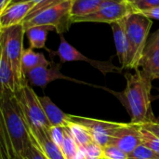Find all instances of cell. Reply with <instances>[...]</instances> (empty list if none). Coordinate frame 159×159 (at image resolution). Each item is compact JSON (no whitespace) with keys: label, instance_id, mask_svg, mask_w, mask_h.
Listing matches in <instances>:
<instances>
[{"label":"cell","instance_id":"1","mask_svg":"<svg viewBox=\"0 0 159 159\" xmlns=\"http://www.w3.org/2000/svg\"><path fill=\"white\" fill-rule=\"evenodd\" d=\"M127 86L123 92L116 95L127 109L130 116V123L143 124L153 120L151 116V90L152 79L140 69L135 70V74H126Z\"/></svg>","mask_w":159,"mask_h":159},{"label":"cell","instance_id":"2","mask_svg":"<svg viewBox=\"0 0 159 159\" xmlns=\"http://www.w3.org/2000/svg\"><path fill=\"white\" fill-rule=\"evenodd\" d=\"M0 112L16 152L21 157L32 143L28 126L14 93L0 94Z\"/></svg>","mask_w":159,"mask_h":159},{"label":"cell","instance_id":"3","mask_svg":"<svg viewBox=\"0 0 159 159\" xmlns=\"http://www.w3.org/2000/svg\"><path fill=\"white\" fill-rule=\"evenodd\" d=\"M153 21L139 12L126 18V34L129 43V57L126 68L137 70L143 59Z\"/></svg>","mask_w":159,"mask_h":159},{"label":"cell","instance_id":"4","mask_svg":"<svg viewBox=\"0 0 159 159\" xmlns=\"http://www.w3.org/2000/svg\"><path fill=\"white\" fill-rule=\"evenodd\" d=\"M24 34L25 30L22 23L7 28H0V43L12 67L17 90L28 83L21 67Z\"/></svg>","mask_w":159,"mask_h":159},{"label":"cell","instance_id":"5","mask_svg":"<svg viewBox=\"0 0 159 159\" xmlns=\"http://www.w3.org/2000/svg\"><path fill=\"white\" fill-rule=\"evenodd\" d=\"M72 4L73 0H65L56 6L40 11L22 22L24 30L34 26H48L59 34H63L73 23L71 15Z\"/></svg>","mask_w":159,"mask_h":159},{"label":"cell","instance_id":"6","mask_svg":"<svg viewBox=\"0 0 159 159\" xmlns=\"http://www.w3.org/2000/svg\"><path fill=\"white\" fill-rule=\"evenodd\" d=\"M14 95L21 109L28 127L43 129L45 130H48L50 129L51 126L40 104L38 96L29 83L18 89Z\"/></svg>","mask_w":159,"mask_h":159},{"label":"cell","instance_id":"7","mask_svg":"<svg viewBox=\"0 0 159 159\" xmlns=\"http://www.w3.org/2000/svg\"><path fill=\"white\" fill-rule=\"evenodd\" d=\"M55 54L60 59V63L69 62V61H85L89 63L92 67L99 70L103 75H106L110 73H122L123 68L116 66L112 62V59L108 61H98L92 60L89 57L85 56L79 50H77L75 47H73L63 36V34H60V44Z\"/></svg>","mask_w":159,"mask_h":159},{"label":"cell","instance_id":"8","mask_svg":"<svg viewBox=\"0 0 159 159\" xmlns=\"http://www.w3.org/2000/svg\"><path fill=\"white\" fill-rule=\"evenodd\" d=\"M132 12L130 5L124 0H112L104 3L90 14L72 19V22H103L111 24L125 19Z\"/></svg>","mask_w":159,"mask_h":159},{"label":"cell","instance_id":"9","mask_svg":"<svg viewBox=\"0 0 159 159\" xmlns=\"http://www.w3.org/2000/svg\"><path fill=\"white\" fill-rule=\"evenodd\" d=\"M69 121L84 126L90 133L93 142L102 147L109 144L115 131L122 123L69 115Z\"/></svg>","mask_w":159,"mask_h":159},{"label":"cell","instance_id":"10","mask_svg":"<svg viewBox=\"0 0 159 159\" xmlns=\"http://www.w3.org/2000/svg\"><path fill=\"white\" fill-rule=\"evenodd\" d=\"M61 63H55V62H50V64L48 66L37 67L26 75L27 81L31 85L34 87L42 88V89H45L49 83L55 80H61V79L68 80V81H72V82H75L79 84H84V85L93 86L91 84H88L86 82L64 75L61 72Z\"/></svg>","mask_w":159,"mask_h":159},{"label":"cell","instance_id":"11","mask_svg":"<svg viewBox=\"0 0 159 159\" xmlns=\"http://www.w3.org/2000/svg\"><path fill=\"white\" fill-rule=\"evenodd\" d=\"M140 125L132 123H122L115 131L109 144L115 145L126 154L131 153L136 147L142 144Z\"/></svg>","mask_w":159,"mask_h":159},{"label":"cell","instance_id":"12","mask_svg":"<svg viewBox=\"0 0 159 159\" xmlns=\"http://www.w3.org/2000/svg\"><path fill=\"white\" fill-rule=\"evenodd\" d=\"M29 133L47 159H65L61 148L52 141L48 130L28 127Z\"/></svg>","mask_w":159,"mask_h":159},{"label":"cell","instance_id":"13","mask_svg":"<svg viewBox=\"0 0 159 159\" xmlns=\"http://www.w3.org/2000/svg\"><path fill=\"white\" fill-rule=\"evenodd\" d=\"M35 4L34 2L9 4L0 14V28L22 23Z\"/></svg>","mask_w":159,"mask_h":159},{"label":"cell","instance_id":"14","mask_svg":"<svg viewBox=\"0 0 159 159\" xmlns=\"http://www.w3.org/2000/svg\"><path fill=\"white\" fill-rule=\"evenodd\" d=\"M126 18L110 24L116 44V55L123 69L127 66L129 57V43L126 34Z\"/></svg>","mask_w":159,"mask_h":159},{"label":"cell","instance_id":"15","mask_svg":"<svg viewBox=\"0 0 159 159\" xmlns=\"http://www.w3.org/2000/svg\"><path fill=\"white\" fill-rule=\"evenodd\" d=\"M17 91V85L10 62L0 43V94Z\"/></svg>","mask_w":159,"mask_h":159},{"label":"cell","instance_id":"16","mask_svg":"<svg viewBox=\"0 0 159 159\" xmlns=\"http://www.w3.org/2000/svg\"><path fill=\"white\" fill-rule=\"evenodd\" d=\"M40 104L51 127L61 126L66 127L69 123V115L63 113L48 96L39 97Z\"/></svg>","mask_w":159,"mask_h":159},{"label":"cell","instance_id":"17","mask_svg":"<svg viewBox=\"0 0 159 159\" xmlns=\"http://www.w3.org/2000/svg\"><path fill=\"white\" fill-rule=\"evenodd\" d=\"M50 64L45 55L40 52H35L33 48H25L23 49L21 56V67L25 75L31 72L32 70L40 67V66H48Z\"/></svg>","mask_w":159,"mask_h":159},{"label":"cell","instance_id":"18","mask_svg":"<svg viewBox=\"0 0 159 159\" xmlns=\"http://www.w3.org/2000/svg\"><path fill=\"white\" fill-rule=\"evenodd\" d=\"M140 67L152 80L159 79V49L145 50Z\"/></svg>","mask_w":159,"mask_h":159},{"label":"cell","instance_id":"19","mask_svg":"<svg viewBox=\"0 0 159 159\" xmlns=\"http://www.w3.org/2000/svg\"><path fill=\"white\" fill-rule=\"evenodd\" d=\"M108 1L112 0H73L71 8L72 19L90 14Z\"/></svg>","mask_w":159,"mask_h":159},{"label":"cell","instance_id":"20","mask_svg":"<svg viewBox=\"0 0 159 159\" xmlns=\"http://www.w3.org/2000/svg\"><path fill=\"white\" fill-rule=\"evenodd\" d=\"M52 30L48 26H34L25 30L31 48H46L48 32Z\"/></svg>","mask_w":159,"mask_h":159},{"label":"cell","instance_id":"21","mask_svg":"<svg viewBox=\"0 0 159 159\" xmlns=\"http://www.w3.org/2000/svg\"><path fill=\"white\" fill-rule=\"evenodd\" d=\"M67 127L69 128L73 138L80 148H85L86 146L93 143V139L90 133L84 126L69 121Z\"/></svg>","mask_w":159,"mask_h":159},{"label":"cell","instance_id":"22","mask_svg":"<svg viewBox=\"0 0 159 159\" xmlns=\"http://www.w3.org/2000/svg\"><path fill=\"white\" fill-rule=\"evenodd\" d=\"M140 133H141V142L142 144L153 150L154 152L159 154V138L155 134L150 132L149 130L142 128L140 126Z\"/></svg>","mask_w":159,"mask_h":159},{"label":"cell","instance_id":"23","mask_svg":"<svg viewBox=\"0 0 159 159\" xmlns=\"http://www.w3.org/2000/svg\"><path fill=\"white\" fill-rule=\"evenodd\" d=\"M128 159H159V154L143 144H140L128 155Z\"/></svg>","mask_w":159,"mask_h":159},{"label":"cell","instance_id":"24","mask_svg":"<svg viewBox=\"0 0 159 159\" xmlns=\"http://www.w3.org/2000/svg\"><path fill=\"white\" fill-rule=\"evenodd\" d=\"M63 1H65V0H39L34 6V7L30 10V12L28 13V15L26 16V18H25L24 20H26L34 17V15H36L37 13H39L40 11H42L44 9L48 8V7H53V6H56V5H58V4H60V3H61Z\"/></svg>","mask_w":159,"mask_h":159},{"label":"cell","instance_id":"25","mask_svg":"<svg viewBox=\"0 0 159 159\" xmlns=\"http://www.w3.org/2000/svg\"><path fill=\"white\" fill-rule=\"evenodd\" d=\"M103 159H128V154L115 145L108 144L102 148Z\"/></svg>","mask_w":159,"mask_h":159},{"label":"cell","instance_id":"26","mask_svg":"<svg viewBox=\"0 0 159 159\" xmlns=\"http://www.w3.org/2000/svg\"><path fill=\"white\" fill-rule=\"evenodd\" d=\"M102 146L97 144L96 143H91L85 148H81L84 152V156L86 159H102L103 156Z\"/></svg>","mask_w":159,"mask_h":159},{"label":"cell","instance_id":"27","mask_svg":"<svg viewBox=\"0 0 159 159\" xmlns=\"http://www.w3.org/2000/svg\"><path fill=\"white\" fill-rule=\"evenodd\" d=\"M67 127V126H66ZM66 127H61V126H55V127H50V129L48 130V135L52 139V141L61 148L64 135H65V129Z\"/></svg>","mask_w":159,"mask_h":159},{"label":"cell","instance_id":"28","mask_svg":"<svg viewBox=\"0 0 159 159\" xmlns=\"http://www.w3.org/2000/svg\"><path fill=\"white\" fill-rule=\"evenodd\" d=\"M31 139H32V137H31ZM21 157L22 159H47L43 155V153L40 151V149L37 147V145L35 144V143L34 142L33 139H32L31 144L25 150V152L23 153Z\"/></svg>","mask_w":159,"mask_h":159},{"label":"cell","instance_id":"29","mask_svg":"<svg viewBox=\"0 0 159 159\" xmlns=\"http://www.w3.org/2000/svg\"><path fill=\"white\" fill-rule=\"evenodd\" d=\"M130 7L133 12H140L143 10L159 7V0H139Z\"/></svg>","mask_w":159,"mask_h":159},{"label":"cell","instance_id":"30","mask_svg":"<svg viewBox=\"0 0 159 159\" xmlns=\"http://www.w3.org/2000/svg\"><path fill=\"white\" fill-rule=\"evenodd\" d=\"M151 49H159V29L151 35L149 40H147L144 51Z\"/></svg>","mask_w":159,"mask_h":159},{"label":"cell","instance_id":"31","mask_svg":"<svg viewBox=\"0 0 159 159\" xmlns=\"http://www.w3.org/2000/svg\"><path fill=\"white\" fill-rule=\"evenodd\" d=\"M142 128L149 130L150 132H152L153 134H155L157 137L159 138V121L157 120H150L148 122H145L143 124H141L140 125Z\"/></svg>","mask_w":159,"mask_h":159},{"label":"cell","instance_id":"32","mask_svg":"<svg viewBox=\"0 0 159 159\" xmlns=\"http://www.w3.org/2000/svg\"><path fill=\"white\" fill-rule=\"evenodd\" d=\"M139 13L143 14V16L149 18V19H155V20H159V7H153L150 9H146V10H143L140 11Z\"/></svg>","mask_w":159,"mask_h":159},{"label":"cell","instance_id":"33","mask_svg":"<svg viewBox=\"0 0 159 159\" xmlns=\"http://www.w3.org/2000/svg\"><path fill=\"white\" fill-rule=\"evenodd\" d=\"M0 159H9L7 149L4 145V143H2L1 139H0Z\"/></svg>","mask_w":159,"mask_h":159},{"label":"cell","instance_id":"34","mask_svg":"<svg viewBox=\"0 0 159 159\" xmlns=\"http://www.w3.org/2000/svg\"><path fill=\"white\" fill-rule=\"evenodd\" d=\"M10 1L11 0H0V14L8 6V4L10 3Z\"/></svg>","mask_w":159,"mask_h":159},{"label":"cell","instance_id":"35","mask_svg":"<svg viewBox=\"0 0 159 159\" xmlns=\"http://www.w3.org/2000/svg\"><path fill=\"white\" fill-rule=\"evenodd\" d=\"M39 0H11L9 4H15V3H29V2H34L37 3ZM8 4V5H9Z\"/></svg>","mask_w":159,"mask_h":159},{"label":"cell","instance_id":"36","mask_svg":"<svg viewBox=\"0 0 159 159\" xmlns=\"http://www.w3.org/2000/svg\"><path fill=\"white\" fill-rule=\"evenodd\" d=\"M137 1H139V0H125V2H127L129 5H130V6H132L133 4H135Z\"/></svg>","mask_w":159,"mask_h":159},{"label":"cell","instance_id":"37","mask_svg":"<svg viewBox=\"0 0 159 159\" xmlns=\"http://www.w3.org/2000/svg\"><path fill=\"white\" fill-rule=\"evenodd\" d=\"M156 98H157V99H158V100H159V95H157V96Z\"/></svg>","mask_w":159,"mask_h":159},{"label":"cell","instance_id":"38","mask_svg":"<svg viewBox=\"0 0 159 159\" xmlns=\"http://www.w3.org/2000/svg\"><path fill=\"white\" fill-rule=\"evenodd\" d=\"M102 159H103V158H102Z\"/></svg>","mask_w":159,"mask_h":159}]
</instances>
